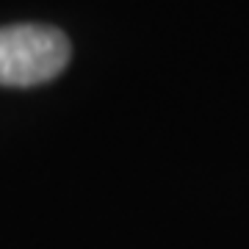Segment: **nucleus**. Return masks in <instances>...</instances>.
Masks as SVG:
<instances>
[{
  "label": "nucleus",
  "mask_w": 249,
  "mask_h": 249,
  "mask_svg": "<svg viewBox=\"0 0 249 249\" xmlns=\"http://www.w3.org/2000/svg\"><path fill=\"white\" fill-rule=\"evenodd\" d=\"M70 55V39L53 25L0 28V86H42L67 70Z\"/></svg>",
  "instance_id": "f257e3e1"
}]
</instances>
